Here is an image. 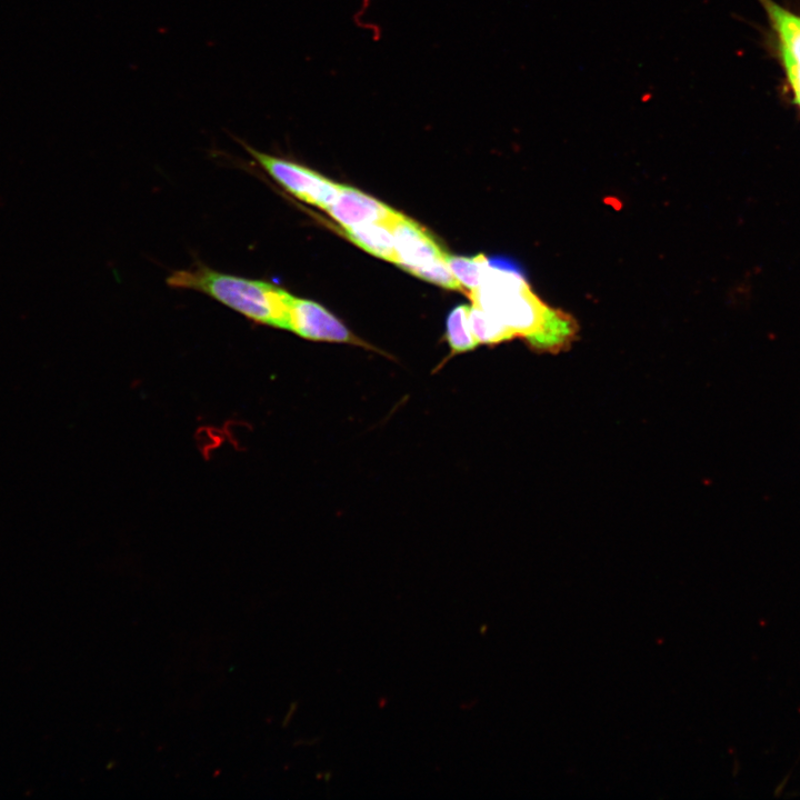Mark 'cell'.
I'll use <instances>...</instances> for the list:
<instances>
[{
  "instance_id": "5b68a950",
  "label": "cell",
  "mask_w": 800,
  "mask_h": 800,
  "mask_svg": "<svg viewBox=\"0 0 800 800\" xmlns=\"http://www.w3.org/2000/svg\"><path fill=\"white\" fill-rule=\"evenodd\" d=\"M777 37L781 62L793 100L800 108V16L773 0H759Z\"/></svg>"
},
{
  "instance_id": "7a4b0ae2",
  "label": "cell",
  "mask_w": 800,
  "mask_h": 800,
  "mask_svg": "<svg viewBox=\"0 0 800 800\" xmlns=\"http://www.w3.org/2000/svg\"><path fill=\"white\" fill-rule=\"evenodd\" d=\"M390 226L399 267L431 283L451 290H462L447 263V253L424 229L400 212Z\"/></svg>"
},
{
  "instance_id": "8992f818",
  "label": "cell",
  "mask_w": 800,
  "mask_h": 800,
  "mask_svg": "<svg viewBox=\"0 0 800 800\" xmlns=\"http://www.w3.org/2000/svg\"><path fill=\"white\" fill-rule=\"evenodd\" d=\"M342 228L370 222H391L399 213L358 189L341 186L334 201L326 210Z\"/></svg>"
},
{
  "instance_id": "277c9868",
  "label": "cell",
  "mask_w": 800,
  "mask_h": 800,
  "mask_svg": "<svg viewBox=\"0 0 800 800\" xmlns=\"http://www.w3.org/2000/svg\"><path fill=\"white\" fill-rule=\"evenodd\" d=\"M287 330L314 341L368 344L319 303L291 296Z\"/></svg>"
},
{
  "instance_id": "52a82bcc",
  "label": "cell",
  "mask_w": 800,
  "mask_h": 800,
  "mask_svg": "<svg viewBox=\"0 0 800 800\" xmlns=\"http://www.w3.org/2000/svg\"><path fill=\"white\" fill-rule=\"evenodd\" d=\"M578 324L568 313L549 307L541 329L528 343L540 351L559 352L576 338Z\"/></svg>"
},
{
  "instance_id": "ba28073f",
  "label": "cell",
  "mask_w": 800,
  "mask_h": 800,
  "mask_svg": "<svg viewBox=\"0 0 800 800\" xmlns=\"http://www.w3.org/2000/svg\"><path fill=\"white\" fill-rule=\"evenodd\" d=\"M346 236L369 253L398 263L394 237L390 222H370L351 228H342Z\"/></svg>"
},
{
  "instance_id": "3957f363",
  "label": "cell",
  "mask_w": 800,
  "mask_h": 800,
  "mask_svg": "<svg viewBox=\"0 0 800 800\" xmlns=\"http://www.w3.org/2000/svg\"><path fill=\"white\" fill-rule=\"evenodd\" d=\"M242 146L256 162L283 189L296 198L323 210L334 201L341 184L293 161Z\"/></svg>"
},
{
  "instance_id": "9c48e42d",
  "label": "cell",
  "mask_w": 800,
  "mask_h": 800,
  "mask_svg": "<svg viewBox=\"0 0 800 800\" xmlns=\"http://www.w3.org/2000/svg\"><path fill=\"white\" fill-rule=\"evenodd\" d=\"M446 260L462 289L469 293L480 288L490 267L489 259L482 254L472 258L447 254Z\"/></svg>"
},
{
  "instance_id": "30bf717a",
  "label": "cell",
  "mask_w": 800,
  "mask_h": 800,
  "mask_svg": "<svg viewBox=\"0 0 800 800\" xmlns=\"http://www.w3.org/2000/svg\"><path fill=\"white\" fill-rule=\"evenodd\" d=\"M470 307H456L447 318L446 339L453 354L470 351L478 346L473 337L470 320Z\"/></svg>"
},
{
  "instance_id": "6da1fadb",
  "label": "cell",
  "mask_w": 800,
  "mask_h": 800,
  "mask_svg": "<svg viewBox=\"0 0 800 800\" xmlns=\"http://www.w3.org/2000/svg\"><path fill=\"white\" fill-rule=\"evenodd\" d=\"M167 283L202 292L257 323L287 330L292 294L268 281L199 266L172 272Z\"/></svg>"
},
{
  "instance_id": "8fae6325",
  "label": "cell",
  "mask_w": 800,
  "mask_h": 800,
  "mask_svg": "<svg viewBox=\"0 0 800 800\" xmlns=\"http://www.w3.org/2000/svg\"><path fill=\"white\" fill-rule=\"evenodd\" d=\"M469 320L478 344H494L514 337L497 318L477 304L470 307Z\"/></svg>"
}]
</instances>
